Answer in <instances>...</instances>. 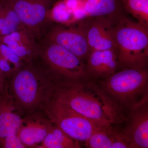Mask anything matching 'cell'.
Wrapping results in <instances>:
<instances>
[{"label": "cell", "instance_id": "6da1fadb", "mask_svg": "<svg viewBox=\"0 0 148 148\" xmlns=\"http://www.w3.org/2000/svg\"><path fill=\"white\" fill-rule=\"evenodd\" d=\"M53 97L89 119L99 127L122 125L126 114L101 87L97 81L57 85Z\"/></svg>", "mask_w": 148, "mask_h": 148}, {"label": "cell", "instance_id": "7a4b0ae2", "mask_svg": "<svg viewBox=\"0 0 148 148\" xmlns=\"http://www.w3.org/2000/svg\"><path fill=\"white\" fill-rule=\"evenodd\" d=\"M8 78L9 93L26 114L42 112L53 99L57 87L52 77L34 62L25 64Z\"/></svg>", "mask_w": 148, "mask_h": 148}, {"label": "cell", "instance_id": "3957f363", "mask_svg": "<svg viewBox=\"0 0 148 148\" xmlns=\"http://www.w3.org/2000/svg\"><path fill=\"white\" fill-rule=\"evenodd\" d=\"M119 69H148V27L125 16L115 25Z\"/></svg>", "mask_w": 148, "mask_h": 148}, {"label": "cell", "instance_id": "277c9868", "mask_svg": "<svg viewBox=\"0 0 148 148\" xmlns=\"http://www.w3.org/2000/svg\"><path fill=\"white\" fill-rule=\"evenodd\" d=\"M97 81L125 114L148 96V69H119L105 79Z\"/></svg>", "mask_w": 148, "mask_h": 148}, {"label": "cell", "instance_id": "5b68a950", "mask_svg": "<svg viewBox=\"0 0 148 148\" xmlns=\"http://www.w3.org/2000/svg\"><path fill=\"white\" fill-rule=\"evenodd\" d=\"M44 68L57 84H70L89 79L85 62L64 47L51 43L41 45Z\"/></svg>", "mask_w": 148, "mask_h": 148}, {"label": "cell", "instance_id": "8992f818", "mask_svg": "<svg viewBox=\"0 0 148 148\" xmlns=\"http://www.w3.org/2000/svg\"><path fill=\"white\" fill-rule=\"evenodd\" d=\"M42 112L70 138L79 143L86 142L101 128L54 97Z\"/></svg>", "mask_w": 148, "mask_h": 148}, {"label": "cell", "instance_id": "52a82bcc", "mask_svg": "<svg viewBox=\"0 0 148 148\" xmlns=\"http://www.w3.org/2000/svg\"><path fill=\"white\" fill-rule=\"evenodd\" d=\"M15 12L24 28L40 38L52 22L51 10L56 0H4Z\"/></svg>", "mask_w": 148, "mask_h": 148}, {"label": "cell", "instance_id": "ba28073f", "mask_svg": "<svg viewBox=\"0 0 148 148\" xmlns=\"http://www.w3.org/2000/svg\"><path fill=\"white\" fill-rule=\"evenodd\" d=\"M45 42L51 43L66 49L86 62L90 51L86 37V19L77 24H58L49 29Z\"/></svg>", "mask_w": 148, "mask_h": 148}, {"label": "cell", "instance_id": "9c48e42d", "mask_svg": "<svg viewBox=\"0 0 148 148\" xmlns=\"http://www.w3.org/2000/svg\"><path fill=\"white\" fill-rule=\"evenodd\" d=\"M122 130L130 148H148V96L128 110Z\"/></svg>", "mask_w": 148, "mask_h": 148}, {"label": "cell", "instance_id": "30bf717a", "mask_svg": "<svg viewBox=\"0 0 148 148\" xmlns=\"http://www.w3.org/2000/svg\"><path fill=\"white\" fill-rule=\"evenodd\" d=\"M117 21L106 16L86 18V37L90 51L116 50L115 25Z\"/></svg>", "mask_w": 148, "mask_h": 148}, {"label": "cell", "instance_id": "8fae6325", "mask_svg": "<svg viewBox=\"0 0 148 148\" xmlns=\"http://www.w3.org/2000/svg\"><path fill=\"white\" fill-rule=\"evenodd\" d=\"M53 124L41 111L26 114L18 127V137L26 148H38Z\"/></svg>", "mask_w": 148, "mask_h": 148}, {"label": "cell", "instance_id": "7c38bea8", "mask_svg": "<svg viewBox=\"0 0 148 148\" xmlns=\"http://www.w3.org/2000/svg\"><path fill=\"white\" fill-rule=\"evenodd\" d=\"M85 64L90 79H105L119 69L116 50L90 51Z\"/></svg>", "mask_w": 148, "mask_h": 148}, {"label": "cell", "instance_id": "4fadbf2b", "mask_svg": "<svg viewBox=\"0 0 148 148\" xmlns=\"http://www.w3.org/2000/svg\"><path fill=\"white\" fill-rule=\"evenodd\" d=\"M36 38L27 30L0 36V42L7 45L25 64L34 62L39 55L41 45Z\"/></svg>", "mask_w": 148, "mask_h": 148}, {"label": "cell", "instance_id": "5bb4252c", "mask_svg": "<svg viewBox=\"0 0 148 148\" xmlns=\"http://www.w3.org/2000/svg\"><path fill=\"white\" fill-rule=\"evenodd\" d=\"M24 112L10 95L7 86L0 93V148L8 134L18 131Z\"/></svg>", "mask_w": 148, "mask_h": 148}, {"label": "cell", "instance_id": "9a60e30c", "mask_svg": "<svg viewBox=\"0 0 148 148\" xmlns=\"http://www.w3.org/2000/svg\"><path fill=\"white\" fill-rule=\"evenodd\" d=\"M88 148H130L122 125L110 124L99 128L84 143Z\"/></svg>", "mask_w": 148, "mask_h": 148}, {"label": "cell", "instance_id": "2e32d148", "mask_svg": "<svg viewBox=\"0 0 148 148\" xmlns=\"http://www.w3.org/2000/svg\"><path fill=\"white\" fill-rule=\"evenodd\" d=\"M82 10L88 17L106 16L118 20L125 16L121 0H86Z\"/></svg>", "mask_w": 148, "mask_h": 148}, {"label": "cell", "instance_id": "e0dca14e", "mask_svg": "<svg viewBox=\"0 0 148 148\" xmlns=\"http://www.w3.org/2000/svg\"><path fill=\"white\" fill-rule=\"evenodd\" d=\"M79 142L70 138L53 123L38 148H80Z\"/></svg>", "mask_w": 148, "mask_h": 148}, {"label": "cell", "instance_id": "ac0fdd59", "mask_svg": "<svg viewBox=\"0 0 148 148\" xmlns=\"http://www.w3.org/2000/svg\"><path fill=\"white\" fill-rule=\"evenodd\" d=\"M26 30L14 11L4 0H0V36Z\"/></svg>", "mask_w": 148, "mask_h": 148}, {"label": "cell", "instance_id": "d6986e66", "mask_svg": "<svg viewBox=\"0 0 148 148\" xmlns=\"http://www.w3.org/2000/svg\"><path fill=\"white\" fill-rule=\"evenodd\" d=\"M124 11L148 27V0H121Z\"/></svg>", "mask_w": 148, "mask_h": 148}, {"label": "cell", "instance_id": "ffe728a7", "mask_svg": "<svg viewBox=\"0 0 148 148\" xmlns=\"http://www.w3.org/2000/svg\"><path fill=\"white\" fill-rule=\"evenodd\" d=\"M0 52L5 58L14 66L16 71L26 64L10 48L1 42H0Z\"/></svg>", "mask_w": 148, "mask_h": 148}, {"label": "cell", "instance_id": "44dd1931", "mask_svg": "<svg viewBox=\"0 0 148 148\" xmlns=\"http://www.w3.org/2000/svg\"><path fill=\"white\" fill-rule=\"evenodd\" d=\"M2 148H25L18 135V131L8 134L4 140Z\"/></svg>", "mask_w": 148, "mask_h": 148}, {"label": "cell", "instance_id": "7402d4cb", "mask_svg": "<svg viewBox=\"0 0 148 148\" xmlns=\"http://www.w3.org/2000/svg\"><path fill=\"white\" fill-rule=\"evenodd\" d=\"M8 78L0 71V93L2 92L7 86Z\"/></svg>", "mask_w": 148, "mask_h": 148}]
</instances>
